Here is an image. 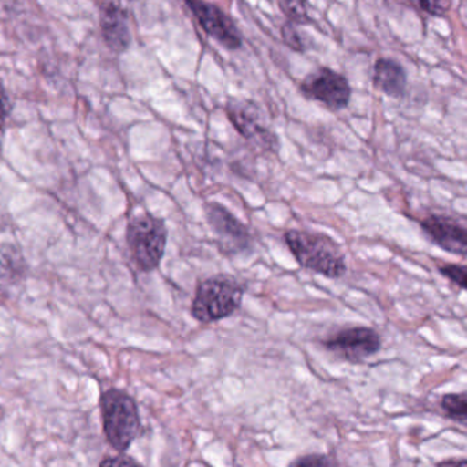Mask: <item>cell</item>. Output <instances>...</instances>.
Wrapping results in <instances>:
<instances>
[{
  "label": "cell",
  "instance_id": "19",
  "mask_svg": "<svg viewBox=\"0 0 467 467\" xmlns=\"http://www.w3.org/2000/svg\"><path fill=\"white\" fill-rule=\"evenodd\" d=\"M284 39L288 43L289 47L294 48V50L302 51L303 50V42L299 37V32L294 28L292 26H284L283 29Z\"/></svg>",
  "mask_w": 467,
  "mask_h": 467
},
{
  "label": "cell",
  "instance_id": "6",
  "mask_svg": "<svg viewBox=\"0 0 467 467\" xmlns=\"http://www.w3.org/2000/svg\"><path fill=\"white\" fill-rule=\"evenodd\" d=\"M185 4L201 28L223 48L234 51L242 47L239 29L220 7L206 0H185Z\"/></svg>",
  "mask_w": 467,
  "mask_h": 467
},
{
  "label": "cell",
  "instance_id": "13",
  "mask_svg": "<svg viewBox=\"0 0 467 467\" xmlns=\"http://www.w3.org/2000/svg\"><path fill=\"white\" fill-rule=\"evenodd\" d=\"M373 83L379 91L388 97L400 98L406 91L407 75L399 62L381 58L374 65Z\"/></svg>",
  "mask_w": 467,
  "mask_h": 467
},
{
  "label": "cell",
  "instance_id": "4",
  "mask_svg": "<svg viewBox=\"0 0 467 467\" xmlns=\"http://www.w3.org/2000/svg\"><path fill=\"white\" fill-rule=\"evenodd\" d=\"M168 242V229L161 218L141 214L130 220L127 243L136 267L150 273L160 266Z\"/></svg>",
  "mask_w": 467,
  "mask_h": 467
},
{
  "label": "cell",
  "instance_id": "16",
  "mask_svg": "<svg viewBox=\"0 0 467 467\" xmlns=\"http://www.w3.org/2000/svg\"><path fill=\"white\" fill-rule=\"evenodd\" d=\"M280 5L286 16L295 23L303 24L310 21L306 10V0H281Z\"/></svg>",
  "mask_w": 467,
  "mask_h": 467
},
{
  "label": "cell",
  "instance_id": "9",
  "mask_svg": "<svg viewBox=\"0 0 467 467\" xmlns=\"http://www.w3.org/2000/svg\"><path fill=\"white\" fill-rule=\"evenodd\" d=\"M226 113L240 135L250 140L265 144L267 149L275 144V138L265 124L261 109L253 100H232L226 106Z\"/></svg>",
  "mask_w": 467,
  "mask_h": 467
},
{
  "label": "cell",
  "instance_id": "5",
  "mask_svg": "<svg viewBox=\"0 0 467 467\" xmlns=\"http://www.w3.org/2000/svg\"><path fill=\"white\" fill-rule=\"evenodd\" d=\"M300 89L308 99L322 103L335 111L346 109L351 99V87L347 78L327 67L310 73L303 80Z\"/></svg>",
  "mask_w": 467,
  "mask_h": 467
},
{
  "label": "cell",
  "instance_id": "17",
  "mask_svg": "<svg viewBox=\"0 0 467 467\" xmlns=\"http://www.w3.org/2000/svg\"><path fill=\"white\" fill-rule=\"evenodd\" d=\"M440 273L459 285V288H466L467 272L463 265H445V266L440 267Z\"/></svg>",
  "mask_w": 467,
  "mask_h": 467
},
{
  "label": "cell",
  "instance_id": "1",
  "mask_svg": "<svg viewBox=\"0 0 467 467\" xmlns=\"http://www.w3.org/2000/svg\"><path fill=\"white\" fill-rule=\"evenodd\" d=\"M285 242L300 266L327 278L343 277L347 272L343 251L337 243L321 234L289 231Z\"/></svg>",
  "mask_w": 467,
  "mask_h": 467
},
{
  "label": "cell",
  "instance_id": "12",
  "mask_svg": "<svg viewBox=\"0 0 467 467\" xmlns=\"http://www.w3.org/2000/svg\"><path fill=\"white\" fill-rule=\"evenodd\" d=\"M28 265L20 248L0 245V305L12 299L13 291L26 280Z\"/></svg>",
  "mask_w": 467,
  "mask_h": 467
},
{
  "label": "cell",
  "instance_id": "3",
  "mask_svg": "<svg viewBox=\"0 0 467 467\" xmlns=\"http://www.w3.org/2000/svg\"><path fill=\"white\" fill-rule=\"evenodd\" d=\"M244 288L232 275H220L199 284L191 314L202 324L232 316L242 305Z\"/></svg>",
  "mask_w": 467,
  "mask_h": 467
},
{
  "label": "cell",
  "instance_id": "2",
  "mask_svg": "<svg viewBox=\"0 0 467 467\" xmlns=\"http://www.w3.org/2000/svg\"><path fill=\"white\" fill-rule=\"evenodd\" d=\"M103 431L114 450L125 452L141 431L140 414L132 396L121 389L106 390L100 396Z\"/></svg>",
  "mask_w": 467,
  "mask_h": 467
},
{
  "label": "cell",
  "instance_id": "11",
  "mask_svg": "<svg viewBox=\"0 0 467 467\" xmlns=\"http://www.w3.org/2000/svg\"><path fill=\"white\" fill-rule=\"evenodd\" d=\"M100 32L106 45L117 53L127 50L132 42L128 12L121 2L111 0L100 13Z\"/></svg>",
  "mask_w": 467,
  "mask_h": 467
},
{
  "label": "cell",
  "instance_id": "23",
  "mask_svg": "<svg viewBox=\"0 0 467 467\" xmlns=\"http://www.w3.org/2000/svg\"><path fill=\"white\" fill-rule=\"evenodd\" d=\"M5 418V409L4 406H0V420H4Z\"/></svg>",
  "mask_w": 467,
  "mask_h": 467
},
{
  "label": "cell",
  "instance_id": "10",
  "mask_svg": "<svg viewBox=\"0 0 467 467\" xmlns=\"http://www.w3.org/2000/svg\"><path fill=\"white\" fill-rule=\"evenodd\" d=\"M423 234L444 251L466 255L467 231L463 223L448 215H431L420 223Z\"/></svg>",
  "mask_w": 467,
  "mask_h": 467
},
{
  "label": "cell",
  "instance_id": "8",
  "mask_svg": "<svg viewBox=\"0 0 467 467\" xmlns=\"http://www.w3.org/2000/svg\"><path fill=\"white\" fill-rule=\"evenodd\" d=\"M207 217L214 232L218 247L225 255H237L253 247V237L248 229L225 207L217 203L210 204Z\"/></svg>",
  "mask_w": 467,
  "mask_h": 467
},
{
  "label": "cell",
  "instance_id": "15",
  "mask_svg": "<svg viewBox=\"0 0 467 467\" xmlns=\"http://www.w3.org/2000/svg\"><path fill=\"white\" fill-rule=\"evenodd\" d=\"M409 2L412 6L431 17H444L453 4V0H409Z\"/></svg>",
  "mask_w": 467,
  "mask_h": 467
},
{
  "label": "cell",
  "instance_id": "21",
  "mask_svg": "<svg viewBox=\"0 0 467 467\" xmlns=\"http://www.w3.org/2000/svg\"><path fill=\"white\" fill-rule=\"evenodd\" d=\"M102 464H139L135 459L127 458V456H119V458L106 459Z\"/></svg>",
  "mask_w": 467,
  "mask_h": 467
},
{
  "label": "cell",
  "instance_id": "7",
  "mask_svg": "<svg viewBox=\"0 0 467 467\" xmlns=\"http://www.w3.org/2000/svg\"><path fill=\"white\" fill-rule=\"evenodd\" d=\"M325 348L348 362H362L381 348V337L376 330L366 327L340 330L324 341Z\"/></svg>",
  "mask_w": 467,
  "mask_h": 467
},
{
  "label": "cell",
  "instance_id": "22",
  "mask_svg": "<svg viewBox=\"0 0 467 467\" xmlns=\"http://www.w3.org/2000/svg\"><path fill=\"white\" fill-rule=\"evenodd\" d=\"M441 466H448V464H466V462L464 461H447V462H441Z\"/></svg>",
  "mask_w": 467,
  "mask_h": 467
},
{
  "label": "cell",
  "instance_id": "20",
  "mask_svg": "<svg viewBox=\"0 0 467 467\" xmlns=\"http://www.w3.org/2000/svg\"><path fill=\"white\" fill-rule=\"evenodd\" d=\"M10 113V102L6 92L0 86V127L5 124Z\"/></svg>",
  "mask_w": 467,
  "mask_h": 467
},
{
  "label": "cell",
  "instance_id": "18",
  "mask_svg": "<svg viewBox=\"0 0 467 467\" xmlns=\"http://www.w3.org/2000/svg\"><path fill=\"white\" fill-rule=\"evenodd\" d=\"M333 463H335V462L330 461L327 456L324 455H308L292 462L294 466H327V464Z\"/></svg>",
  "mask_w": 467,
  "mask_h": 467
},
{
  "label": "cell",
  "instance_id": "14",
  "mask_svg": "<svg viewBox=\"0 0 467 467\" xmlns=\"http://www.w3.org/2000/svg\"><path fill=\"white\" fill-rule=\"evenodd\" d=\"M442 411L452 420L466 425L467 422V395L466 392L450 393L442 396L440 401Z\"/></svg>",
  "mask_w": 467,
  "mask_h": 467
}]
</instances>
